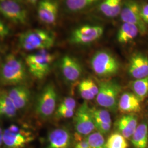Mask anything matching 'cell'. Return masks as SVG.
Listing matches in <instances>:
<instances>
[{
    "label": "cell",
    "mask_w": 148,
    "mask_h": 148,
    "mask_svg": "<svg viewBox=\"0 0 148 148\" xmlns=\"http://www.w3.org/2000/svg\"><path fill=\"white\" fill-rule=\"evenodd\" d=\"M27 79V69L22 60L13 54L5 56L1 65V84L16 86L23 85Z\"/></svg>",
    "instance_id": "obj_1"
},
{
    "label": "cell",
    "mask_w": 148,
    "mask_h": 148,
    "mask_svg": "<svg viewBox=\"0 0 148 148\" xmlns=\"http://www.w3.org/2000/svg\"><path fill=\"white\" fill-rule=\"evenodd\" d=\"M58 3L56 0H40L37 3L38 18L45 24H55L58 18Z\"/></svg>",
    "instance_id": "obj_12"
},
{
    "label": "cell",
    "mask_w": 148,
    "mask_h": 148,
    "mask_svg": "<svg viewBox=\"0 0 148 148\" xmlns=\"http://www.w3.org/2000/svg\"><path fill=\"white\" fill-rule=\"evenodd\" d=\"M99 0H64L66 10L71 13L84 11L95 5Z\"/></svg>",
    "instance_id": "obj_23"
},
{
    "label": "cell",
    "mask_w": 148,
    "mask_h": 148,
    "mask_svg": "<svg viewBox=\"0 0 148 148\" xmlns=\"http://www.w3.org/2000/svg\"><path fill=\"white\" fill-rule=\"evenodd\" d=\"M95 129L101 134H106L111 130V124L106 123L99 121H95Z\"/></svg>",
    "instance_id": "obj_30"
},
{
    "label": "cell",
    "mask_w": 148,
    "mask_h": 148,
    "mask_svg": "<svg viewBox=\"0 0 148 148\" xmlns=\"http://www.w3.org/2000/svg\"><path fill=\"white\" fill-rule=\"evenodd\" d=\"M124 2L123 0H103L99 10L102 14L108 18H115L120 16Z\"/></svg>",
    "instance_id": "obj_19"
},
{
    "label": "cell",
    "mask_w": 148,
    "mask_h": 148,
    "mask_svg": "<svg viewBox=\"0 0 148 148\" xmlns=\"http://www.w3.org/2000/svg\"><path fill=\"white\" fill-rule=\"evenodd\" d=\"M120 17L123 23L136 25L141 35H144L147 33V25L143 21L140 14V5L135 0H127L124 2Z\"/></svg>",
    "instance_id": "obj_9"
},
{
    "label": "cell",
    "mask_w": 148,
    "mask_h": 148,
    "mask_svg": "<svg viewBox=\"0 0 148 148\" xmlns=\"http://www.w3.org/2000/svg\"><path fill=\"white\" fill-rule=\"evenodd\" d=\"M56 115L59 118H70L75 115V110L65 108L58 107L56 111Z\"/></svg>",
    "instance_id": "obj_29"
},
{
    "label": "cell",
    "mask_w": 148,
    "mask_h": 148,
    "mask_svg": "<svg viewBox=\"0 0 148 148\" xmlns=\"http://www.w3.org/2000/svg\"><path fill=\"white\" fill-rule=\"evenodd\" d=\"M86 139L92 148H106L103 135L98 132L90 133Z\"/></svg>",
    "instance_id": "obj_27"
},
{
    "label": "cell",
    "mask_w": 148,
    "mask_h": 148,
    "mask_svg": "<svg viewBox=\"0 0 148 148\" xmlns=\"http://www.w3.org/2000/svg\"><path fill=\"white\" fill-rule=\"evenodd\" d=\"M106 148H128V143L126 138L121 133L118 132L112 133L106 142Z\"/></svg>",
    "instance_id": "obj_25"
},
{
    "label": "cell",
    "mask_w": 148,
    "mask_h": 148,
    "mask_svg": "<svg viewBox=\"0 0 148 148\" xmlns=\"http://www.w3.org/2000/svg\"><path fill=\"white\" fill-rule=\"evenodd\" d=\"M99 92L96 101L99 106L115 112L118 109L119 95L121 87L115 81H102L99 85Z\"/></svg>",
    "instance_id": "obj_5"
},
{
    "label": "cell",
    "mask_w": 148,
    "mask_h": 148,
    "mask_svg": "<svg viewBox=\"0 0 148 148\" xmlns=\"http://www.w3.org/2000/svg\"><path fill=\"white\" fill-rule=\"evenodd\" d=\"M141 101L134 93L125 92L120 97L118 109L125 114H133L141 110Z\"/></svg>",
    "instance_id": "obj_16"
},
{
    "label": "cell",
    "mask_w": 148,
    "mask_h": 148,
    "mask_svg": "<svg viewBox=\"0 0 148 148\" xmlns=\"http://www.w3.org/2000/svg\"><path fill=\"white\" fill-rule=\"evenodd\" d=\"M140 14L143 21L148 25V3H145L140 6Z\"/></svg>",
    "instance_id": "obj_34"
},
{
    "label": "cell",
    "mask_w": 148,
    "mask_h": 148,
    "mask_svg": "<svg viewBox=\"0 0 148 148\" xmlns=\"http://www.w3.org/2000/svg\"><path fill=\"white\" fill-rule=\"evenodd\" d=\"M73 138L69 130L58 128L49 133L46 146L43 148H71Z\"/></svg>",
    "instance_id": "obj_13"
},
{
    "label": "cell",
    "mask_w": 148,
    "mask_h": 148,
    "mask_svg": "<svg viewBox=\"0 0 148 148\" xmlns=\"http://www.w3.org/2000/svg\"><path fill=\"white\" fill-rule=\"evenodd\" d=\"M27 2L32 5H36L40 0H26Z\"/></svg>",
    "instance_id": "obj_35"
},
{
    "label": "cell",
    "mask_w": 148,
    "mask_h": 148,
    "mask_svg": "<svg viewBox=\"0 0 148 148\" xmlns=\"http://www.w3.org/2000/svg\"><path fill=\"white\" fill-rule=\"evenodd\" d=\"M91 68L97 75L108 77L119 72L120 64L117 59L106 51H99L93 56L90 60Z\"/></svg>",
    "instance_id": "obj_4"
},
{
    "label": "cell",
    "mask_w": 148,
    "mask_h": 148,
    "mask_svg": "<svg viewBox=\"0 0 148 148\" xmlns=\"http://www.w3.org/2000/svg\"><path fill=\"white\" fill-rule=\"evenodd\" d=\"M131 142L135 148H148V127L147 123L139 125L131 137Z\"/></svg>",
    "instance_id": "obj_21"
},
{
    "label": "cell",
    "mask_w": 148,
    "mask_h": 148,
    "mask_svg": "<svg viewBox=\"0 0 148 148\" xmlns=\"http://www.w3.org/2000/svg\"><path fill=\"white\" fill-rule=\"evenodd\" d=\"M129 75L135 79H143L148 76V57L142 53L133 54L128 65Z\"/></svg>",
    "instance_id": "obj_14"
},
{
    "label": "cell",
    "mask_w": 148,
    "mask_h": 148,
    "mask_svg": "<svg viewBox=\"0 0 148 148\" xmlns=\"http://www.w3.org/2000/svg\"><path fill=\"white\" fill-rule=\"evenodd\" d=\"M0 12L5 19L15 24L27 22V12L17 0H0Z\"/></svg>",
    "instance_id": "obj_8"
},
{
    "label": "cell",
    "mask_w": 148,
    "mask_h": 148,
    "mask_svg": "<svg viewBox=\"0 0 148 148\" xmlns=\"http://www.w3.org/2000/svg\"><path fill=\"white\" fill-rule=\"evenodd\" d=\"M60 69L65 79L71 82L79 79L82 73V69L79 62L69 55L64 56L62 59Z\"/></svg>",
    "instance_id": "obj_15"
},
{
    "label": "cell",
    "mask_w": 148,
    "mask_h": 148,
    "mask_svg": "<svg viewBox=\"0 0 148 148\" xmlns=\"http://www.w3.org/2000/svg\"><path fill=\"white\" fill-rule=\"evenodd\" d=\"M132 88L134 95L143 101L148 95V76L136 79L132 84Z\"/></svg>",
    "instance_id": "obj_24"
},
{
    "label": "cell",
    "mask_w": 148,
    "mask_h": 148,
    "mask_svg": "<svg viewBox=\"0 0 148 148\" xmlns=\"http://www.w3.org/2000/svg\"><path fill=\"white\" fill-rule=\"evenodd\" d=\"M32 139L30 134L15 125L3 131V143L7 148H23Z\"/></svg>",
    "instance_id": "obj_11"
},
{
    "label": "cell",
    "mask_w": 148,
    "mask_h": 148,
    "mask_svg": "<svg viewBox=\"0 0 148 148\" xmlns=\"http://www.w3.org/2000/svg\"><path fill=\"white\" fill-rule=\"evenodd\" d=\"M74 121L76 133L81 136H88L95 130V120L90 108L86 101L75 113Z\"/></svg>",
    "instance_id": "obj_10"
},
{
    "label": "cell",
    "mask_w": 148,
    "mask_h": 148,
    "mask_svg": "<svg viewBox=\"0 0 148 148\" xmlns=\"http://www.w3.org/2000/svg\"><path fill=\"white\" fill-rule=\"evenodd\" d=\"M116 125L119 133L125 138L130 139L138 126L137 117L133 114L124 115L117 121Z\"/></svg>",
    "instance_id": "obj_18"
},
{
    "label": "cell",
    "mask_w": 148,
    "mask_h": 148,
    "mask_svg": "<svg viewBox=\"0 0 148 148\" xmlns=\"http://www.w3.org/2000/svg\"><path fill=\"white\" fill-rule=\"evenodd\" d=\"M18 109L8 94V92L2 90L0 96V113L3 116L12 118L16 116Z\"/></svg>",
    "instance_id": "obj_22"
},
{
    "label": "cell",
    "mask_w": 148,
    "mask_h": 148,
    "mask_svg": "<svg viewBox=\"0 0 148 148\" xmlns=\"http://www.w3.org/2000/svg\"><path fill=\"white\" fill-rule=\"evenodd\" d=\"M104 32L103 27L99 25L85 24L74 29L69 37L71 44L87 45L99 40Z\"/></svg>",
    "instance_id": "obj_6"
},
{
    "label": "cell",
    "mask_w": 148,
    "mask_h": 148,
    "mask_svg": "<svg viewBox=\"0 0 148 148\" xmlns=\"http://www.w3.org/2000/svg\"><path fill=\"white\" fill-rule=\"evenodd\" d=\"M54 59V56L48 50H40L27 55L25 64L34 77L41 79L49 73Z\"/></svg>",
    "instance_id": "obj_3"
},
{
    "label": "cell",
    "mask_w": 148,
    "mask_h": 148,
    "mask_svg": "<svg viewBox=\"0 0 148 148\" xmlns=\"http://www.w3.org/2000/svg\"><path fill=\"white\" fill-rule=\"evenodd\" d=\"M8 94L18 110L25 108L30 99V92L24 85H18L11 88Z\"/></svg>",
    "instance_id": "obj_17"
},
{
    "label": "cell",
    "mask_w": 148,
    "mask_h": 148,
    "mask_svg": "<svg viewBox=\"0 0 148 148\" xmlns=\"http://www.w3.org/2000/svg\"><path fill=\"white\" fill-rule=\"evenodd\" d=\"M10 34V29L8 25L3 21L0 22V37L1 39L3 40Z\"/></svg>",
    "instance_id": "obj_33"
},
{
    "label": "cell",
    "mask_w": 148,
    "mask_h": 148,
    "mask_svg": "<svg viewBox=\"0 0 148 148\" xmlns=\"http://www.w3.org/2000/svg\"><path fill=\"white\" fill-rule=\"evenodd\" d=\"M76 106V103L73 98L66 97L64 98L63 101L61 102L59 107L65 108L75 110Z\"/></svg>",
    "instance_id": "obj_31"
},
{
    "label": "cell",
    "mask_w": 148,
    "mask_h": 148,
    "mask_svg": "<svg viewBox=\"0 0 148 148\" xmlns=\"http://www.w3.org/2000/svg\"><path fill=\"white\" fill-rule=\"evenodd\" d=\"M18 41L20 47L25 51L48 50L54 46L55 37L51 32L36 29L21 34Z\"/></svg>",
    "instance_id": "obj_2"
},
{
    "label": "cell",
    "mask_w": 148,
    "mask_h": 148,
    "mask_svg": "<svg viewBox=\"0 0 148 148\" xmlns=\"http://www.w3.org/2000/svg\"><path fill=\"white\" fill-rule=\"evenodd\" d=\"M79 92L81 97L86 101L92 100L95 97L90 89L86 79L82 81L79 83Z\"/></svg>",
    "instance_id": "obj_28"
},
{
    "label": "cell",
    "mask_w": 148,
    "mask_h": 148,
    "mask_svg": "<svg viewBox=\"0 0 148 148\" xmlns=\"http://www.w3.org/2000/svg\"><path fill=\"white\" fill-rule=\"evenodd\" d=\"M92 115L95 121H99L106 123L111 124V119L110 113L106 109L101 108H90Z\"/></svg>",
    "instance_id": "obj_26"
},
{
    "label": "cell",
    "mask_w": 148,
    "mask_h": 148,
    "mask_svg": "<svg viewBox=\"0 0 148 148\" xmlns=\"http://www.w3.org/2000/svg\"><path fill=\"white\" fill-rule=\"evenodd\" d=\"M57 93L54 85L49 84L43 89L37 99L35 110L39 116L47 118L55 111Z\"/></svg>",
    "instance_id": "obj_7"
},
{
    "label": "cell",
    "mask_w": 148,
    "mask_h": 148,
    "mask_svg": "<svg viewBox=\"0 0 148 148\" xmlns=\"http://www.w3.org/2000/svg\"><path fill=\"white\" fill-rule=\"evenodd\" d=\"M140 34L139 30L136 25L123 23L117 33V41L122 44H126L132 41Z\"/></svg>",
    "instance_id": "obj_20"
},
{
    "label": "cell",
    "mask_w": 148,
    "mask_h": 148,
    "mask_svg": "<svg viewBox=\"0 0 148 148\" xmlns=\"http://www.w3.org/2000/svg\"><path fill=\"white\" fill-rule=\"evenodd\" d=\"M81 136H80L77 133L75 134V139L77 142L75 145V148H92L87 139H82Z\"/></svg>",
    "instance_id": "obj_32"
}]
</instances>
